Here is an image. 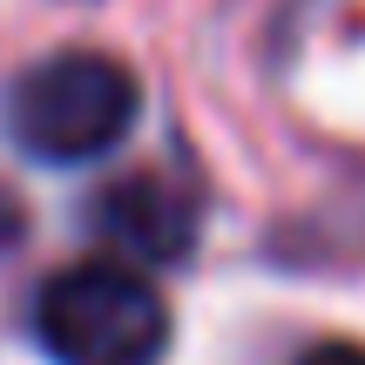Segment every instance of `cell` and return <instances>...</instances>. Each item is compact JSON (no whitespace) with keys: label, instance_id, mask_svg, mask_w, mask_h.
<instances>
[{"label":"cell","instance_id":"1","mask_svg":"<svg viewBox=\"0 0 365 365\" xmlns=\"http://www.w3.org/2000/svg\"><path fill=\"white\" fill-rule=\"evenodd\" d=\"M143 88L115 54L68 48L34 61L7 95V129L34 163H95L135 129Z\"/></svg>","mask_w":365,"mask_h":365},{"label":"cell","instance_id":"2","mask_svg":"<svg viewBox=\"0 0 365 365\" xmlns=\"http://www.w3.org/2000/svg\"><path fill=\"white\" fill-rule=\"evenodd\" d=\"M34 339L54 365H163L170 312L156 284L115 257L68 264L34 298Z\"/></svg>","mask_w":365,"mask_h":365},{"label":"cell","instance_id":"3","mask_svg":"<svg viewBox=\"0 0 365 365\" xmlns=\"http://www.w3.org/2000/svg\"><path fill=\"white\" fill-rule=\"evenodd\" d=\"M95 230H102L108 244H122L129 257H143V264H176V257L196 250L203 196H196L182 176L135 170V176L108 182V190L95 196Z\"/></svg>","mask_w":365,"mask_h":365},{"label":"cell","instance_id":"4","mask_svg":"<svg viewBox=\"0 0 365 365\" xmlns=\"http://www.w3.org/2000/svg\"><path fill=\"white\" fill-rule=\"evenodd\" d=\"M298 365H365V345H352V339H318Z\"/></svg>","mask_w":365,"mask_h":365}]
</instances>
